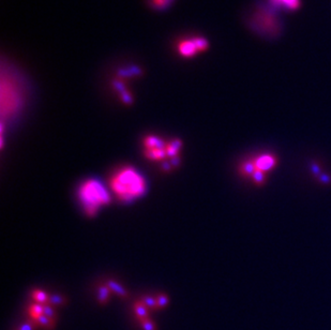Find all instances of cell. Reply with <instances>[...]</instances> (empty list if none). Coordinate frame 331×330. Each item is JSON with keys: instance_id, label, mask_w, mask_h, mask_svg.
I'll return each mask as SVG.
<instances>
[{"instance_id": "obj_12", "label": "cell", "mask_w": 331, "mask_h": 330, "mask_svg": "<svg viewBox=\"0 0 331 330\" xmlns=\"http://www.w3.org/2000/svg\"><path fill=\"white\" fill-rule=\"evenodd\" d=\"M35 322H36L38 326H42V327L47 328V329H53L54 324H55V322L53 320L48 319V317L45 316V315H42L41 317H39V319H38Z\"/></svg>"}, {"instance_id": "obj_7", "label": "cell", "mask_w": 331, "mask_h": 330, "mask_svg": "<svg viewBox=\"0 0 331 330\" xmlns=\"http://www.w3.org/2000/svg\"><path fill=\"white\" fill-rule=\"evenodd\" d=\"M135 310V314L138 317L139 321L145 320V319H149V309L146 307V304L143 301H138L135 303L134 306Z\"/></svg>"}, {"instance_id": "obj_16", "label": "cell", "mask_w": 331, "mask_h": 330, "mask_svg": "<svg viewBox=\"0 0 331 330\" xmlns=\"http://www.w3.org/2000/svg\"><path fill=\"white\" fill-rule=\"evenodd\" d=\"M142 301L146 304V307H147L148 309H151V310H158V307H157V298H154V297H144Z\"/></svg>"}, {"instance_id": "obj_19", "label": "cell", "mask_w": 331, "mask_h": 330, "mask_svg": "<svg viewBox=\"0 0 331 330\" xmlns=\"http://www.w3.org/2000/svg\"><path fill=\"white\" fill-rule=\"evenodd\" d=\"M167 303H168V298L166 296H165V295H160V296L157 297V307H158V310L164 308L165 306H167Z\"/></svg>"}, {"instance_id": "obj_18", "label": "cell", "mask_w": 331, "mask_h": 330, "mask_svg": "<svg viewBox=\"0 0 331 330\" xmlns=\"http://www.w3.org/2000/svg\"><path fill=\"white\" fill-rule=\"evenodd\" d=\"M139 322H141L142 327H143L144 330H157L154 322H152L149 319H145V320H142V321H139Z\"/></svg>"}, {"instance_id": "obj_15", "label": "cell", "mask_w": 331, "mask_h": 330, "mask_svg": "<svg viewBox=\"0 0 331 330\" xmlns=\"http://www.w3.org/2000/svg\"><path fill=\"white\" fill-rule=\"evenodd\" d=\"M110 289L108 287H103V288H100L99 289V301L100 303L104 304L107 302L108 298H110Z\"/></svg>"}, {"instance_id": "obj_1", "label": "cell", "mask_w": 331, "mask_h": 330, "mask_svg": "<svg viewBox=\"0 0 331 330\" xmlns=\"http://www.w3.org/2000/svg\"><path fill=\"white\" fill-rule=\"evenodd\" d=\"M23 80L16 70L3 63L1 69V114L2 117L13 116L23 100Z\"/></svg>"}, {"instance_id": "obj_11", "label": "cell", "mask_w": 331, "mask_h": 330, "mask_svg": "<svg viewBox=\"0 0 331 330\" xmlns=\"http://www.w3.org/2000/svg\"><path fill=\"white\" fill-rule=\"evenodd\" d=\"M180 142H173V143H169L166 146H165V150H166V155L174 158L177 156L178 151L180 149Z\"/></svg>"}, {"instance_id": "obj_8", "label": "cell", "mask_w": 331, "mask_h": 330, "mask_svg": "<svg viewBox=\"0 0 331 330\" xmlns=\"http://www.w3.org/2000/svg\"><path fill=\"white\" fill-rule=\"evenodd\" d=\"M272 2L288 10H296L300 5V0H272Z\"/></svg>"}, {"instance_id": "obj_9", "label": "cell", "mask_w": 331, "mask_h": 330, "mask_svg": "<svg viewBox=\"0 0 331 330\" xmlns=\"http://www.w3.org/2000/svg\"><path fill=\"white\" fill-rule=\"evenodd\" d=\"M29 314L33 321H37L39 317L44 315V304L34 303L29 307Z\"/></svg>"}, {"instance_id": "obj_14", "label": "cell", "mask_w": 331, "mask_h": 330, "mask_svg": "<svg viewBox=\"0 0 331 330\" xmlns=\"http://www.w3.org/2000/svg\"><path fill=\"white\" fill-rule=\"evenodd\" d=\"M107 287H108V289H110L111 290H113L114 293H116L118 296H122V297H126V296H128V294H126V291L122 287H120L119 284H117L115 282H108Z\"/></svg>"}, {"instance_id": "obj_13", "label": "cell", "mask_w": 331, "mask_h": 330, "mask_svg": "<svg viewBox=\"0 0 331 330\" xmlns=\"http://www.w3.org/2000/svg\"><path fill=\"white\" fill-rule=\"evenodd\" d=\"M149 2L156 10H164L173 2V0H149Z\"/></svg>"}, {"instance_id": "obj_6", "label": "cell", "mask_w": 331, "mask_h": 330, "mask_svg": "<svg viewBox=\"0 0 331 330\" xmlns=\"http://www.w3.org/2000/svg\"><path fill=\"white\" fill-rule=\"evenodd\" d=\"M145 155L150 160H162L165 157H166V150H165V146L163 147H156V148H150V149H146Z\"/></svg>"}, {"instance_id": "obj_4", "label": "cell", "mask_w": 331, "mask_h": 330, "mask_svg": "<svg viewBox=\"0 0 331 330\" xmlns=\"http://www.w3.org/2000/svg\"><path fill=\"white\" fill-rule=\"evenodd\" d=\"M208 46V42L203 37H192L182 39L177 44L178 54L184 58H191V57L196 56L204 52Z\"/></svg>"}, {"instance_id": "obj_2", "label": "cell", "mask_w": 331, "mask_h": 330, "mask_svg": "<svg viewBox=\"0 0 331 330\" xmlns=\"http://www.w3.org/2000/svg\"><path fill=\"white\" fill-rule=\"evenodd\" d=\"M111 189L123 202L134 201L145 193L146 181L135 168L123 167L111 178Z\"/></svg>"}, {"instance_id": "obj_5", "label": "cell", "mask_w": 331, "mask_h": 330, "mask_svg": "<svg viewBox=\"0 0 331 330\" xmlns=\"http://www.w3.org/2000/svg\"><path fill=\"white\" fill-rule=\"evenodd\" d=\"M252 163L255 170H262V172L267 173L277 165V158L271 155H264L256 158L255 160L252 161Z\"/></svg>"}, {"instance_id": "obj_21", "label": "cell", "mask_w": 331, "mask_h": 330, "mask_svg": "<svg viewBox=\"0 0 331 330\" xmlns=\"http://www.w3.org/2000/svg\"><path fill=\"white\" fill-rule=\"evenodd\" d=\"M33 323V322H31ZM31 323H27V324H24V325L20 328V330H34V326Z\"/></svg>"}, {"instance_id": "obj_3", "label": "cell", "mask_w": 331, "mask_h": 330, "mask_svg": "<svg viewBox=\"0 0 331 330\" xmlns=\"http://www.w3.org/2000/svg\"><path fill=\"white\" fill-rule=\"evenodd\" d=\"M79 198L89 217H92L100 207L110 204L112 201V196L107 189L100 181L94 179H89L83 183L79 190Z\"/></svg>"}, {"instance_id": "obj_17", "label": "cell", "mask_w": 331, "mask_h": 330, "mask_svg": "<svg viewBox=\"0 0 331 330\" xmlns=\"http://www.w3.org/2000/svg\"><path fill=\"white\" fill-rule=\"evenodd\" d=\"M44 315L47 316L48 319L53 320L54 322L56 321V313H55V311H54L53 307L50 306V304H48V303L44 304Z\"/></svg>"}, {"instance_id": "obj_20", "label": "cell", "mask_w": 331, "mask_h": 330, "mask_svg": "<svg viewBox=\"0 0 331 330\" xmlns=\"http://www.w3.org/2000/svg\"><path fill=\"white\" fill-rule=\"evenodd\" d=\"M62 303H65V300H63L60 296L54 295L52 297H49L48 304H50V306H56V304H62Z\"/></svg>"}, {"instance_id": "obj_10", "label": "cell", "mask_w": 331, "mask_h": 330, "mask_svg": "<svg viewBox=\"0 0 331 330\" xmlns=\"http://www.w3.org/2000/svg\"><path fill=\"white\" fill-rule=\"evenodd\" d=\"M33 297H34L35 301L37 303H40V304H46V303H48V300H49V297L46 295L45 291L40 290V289L34 290Z\"/></svg>"}]
</instances>
